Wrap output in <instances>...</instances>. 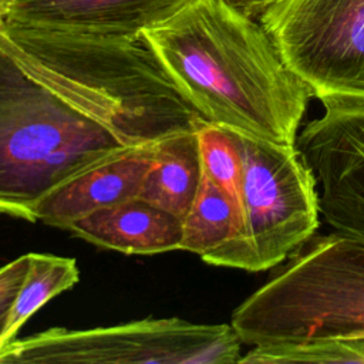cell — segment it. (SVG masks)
<instances>
[{"label": "cell", "instance_id": "obj_1", "mask_svg": "<svg viewBox=\"0 0 364 364\" xmlns=\"http://www.w3.org/2000/svg\"><path fill=\"white\" fill-rule=\"evenodd\" d=\"M144 34L208 122L296 142L313 92L256 17L226 0H193Z\"/></svg>", "mask_w": 364, "mask_h": 364}, {"label": "cell", "instance_id": "obj_2", "mask_svg": "<svg viewBox=\"0 0 364 364\" xmlns=\"http://www.w3.org/2000/svg\"><path fill=\"white\" fill-rule=\"evenodd\" d=\"M0 47L28 75L127 145L208 124L144 33L102 37L0 23Z\"/></svg>", "mask_w": 364, "mask_h": 364}, {"label": "cell", "instance_id": "obj_3", "mask_svg": "<svg viewBox=\"0 0 364 364\" xmlns=\"http://www.w3.org/2000/svg\"><path fill=\"white\" fill-rule=\"evenodd\" d=\"M128 146L0 47V213L36 222L48 192Z\"/></svg>", "mask_w": 364, "mask_h": 364}, {"label": "cell", "instance_id": "obj_4", "mask_svg": "<svg viewBox=\"0 0 364 364\" xmlns=\"http://www.w3.org/2000/svg\"><path fill=\"white\" fill-rule=\"evenodd\" d=\"M230 324L249 346L364 340V243L316 233L236 307Z\"/></svg>", "mask_w": 364, "mask_h": 364}, {"label": "cell", "instance_id": "obj_5", "mask_svg": "<svg viewBox=\"0 0 364 364\" xmlns=\"http://www.w3.org/2000/svg\"><path fill=\"white\" fill-rule=\"evenodd\" d=\"M242 159L237 235L205 263L246 272L269 270L287 260L320 225L316 178L294 144L230 131Z\"/></svg>", "mask_w": 364, "mask_h": 364}, {"label": "cell", "instance_id": "obj_6", "mask_svg": "<svg viewBox=\"0 0 364 364\" xmlns=\"http://www.w3.org/2000/svg\"><path fill=\"white\" fill-rule=\"evenodd\" d=\"M242 341L232 324H196L178 317L109 327H53L14 338L0 364H233Z\"/></svg>", "mask_w": 364, "mask_h": 364}, {"label": "cell", "instance_id": "obj_7", "mask_svg": "<svg viewBox=\"0 0 364 364\" xmlns=\"http://www.w3.org/2000/svg\"><path fill=\"white\" fill-rule=\"evenodd\" d=\"M249 14L323 102H364V0H259Z\"/></svg>", "mask_w": 364, "mask_h": 364}, {"label": "cell", "instance_id": "obj_8", "mask_svg": "<svg viewBox=\"0 0 364 364\" xmlns=\"http://www.w3.org/2000/svg\"><path fill=\"white\" fill-rule=\"evenodd\" d=\"M294 145L311 169L320 215L333 230L364 243V102H323Z\"/></svg>", "mask_w": 364, "mask_h": 364}, {"label": "cell", "instance_id": "obj_9", "mask_svg": "<svg viewBox=\"0 0 364 364\" xmlns=\"http://www.w3.org/2000/svg\"><path fill=\"white\" fill-rule=\"evenodd\" d=\"M193 0H16L3 24L64 33L135 37Z\"/></svg>", "mask_w": 364, "mask_h": 364}, {"label": "cell", "instance_id": "obj_10", "mask_svg": "<svg viewBox=\"0 0 364 364\" xmlns=\"http://www.w3.org/2000/svg\"><path fill=\"white\" fill-rule=\"evenodd\" d=\"M154 154L155 142L131 145L71 176L37 203V220L68 230L74 222L98 209L138 198Z\"/></svg>", "mask_w": 364, "mask_h": 364}, {"label": "cell", "instance_id": "obj_11", "mask_svg": "<svg viewBox=\"0 0 364 364\" xmlns=\"http://www.w3.org/2000/svg\"><path fill=\"white\" fill-rule=\"evenodd\" d=\"M73 235L124 255L179 250L182 219L141 198L98 209L74 222Z\"/></svg>", "mask_w": 364, "mask_h": 364}, {"label": "cell", "instance_id": "obj_12", "mask_svg": "<svg viewBox=\"0 0 364 364\" xmlns=\"http://www.w3.org/2000/svg\"><path fill=\"white\" fill-rule=\"evenodd\" d=\"M198 131L176 132L155 141L154 162L138 198L183 219L202 179Z\"/></svg>", "mask_w": 364, "mask_h": 364}, {"label": "cell", "instance_id": "obj_13", "mask_svg": "<svg viewBox=\"0 0 364 364\" xmlns=\"http://www.w3.org/2000/svg\"><path fill=\"white\" fill-rule=\"evenodd\" d=\"M240 225L239 205L209 176L202 173L192 206L182 219L179 250L203 257L233 239Z\"/></svg>", "mask_w": 364, "mask_h": 364}, {"label": "cell", "instance_id": "obj_14", "mask_svg": "<svg viewBox=\"0 0 364 364\" xmlns=\"http://www.w3.org/2000/svg\"><path fill=\"white\" fill-rule=\"evenodd\" d=\"M27 274L20 286L6 326L0 336V350L11 343L23 324L48 300L71 289L80 279L77 262L47 253H28Z\"/></svg>", "mask_w": 364, "mask_h": 364}, {"label": "cell", "instance_id": "obj_15", "mask_svg": "<svg viewBox=\"0 0 364 364\" xmlns=\"http://www.w3.org/2000/svg\"><path fill=\"white\" fill-rule=\"evenodd\" d=\"M246 364L289 363H358L364 364V340L361 338H311L276 344L253 346L239 358Z\"/></svg>", "mask_w": 364, "mask_h": 364}, {"label": "cell", "instance_id": "obj_16", "mask_svg": "<svg viewBox=\"0 0 364 364\" xmlns=\"http://www.w3.org/2000/svg\"><path fill=\"white\" fill-rule=\"evenodd\" d=\"M198 139L203 173L240 208L242 159L232 134L223 127L208 122L198 129Z\"/></svg>", "mask_w": 364, "mask_h": 364}, {"label": "cell", "instance_id": "obj_17", "mask_svg": "<svg viewBox=\"0 0 364 364\" xmlns=\"http://www.w3.org/2000/svg\"><path fill=\"white\" fill-rule=\"evenodd\" d=\"M28 253L0 267V336L7 321L13 300L24 282L28 269Z\"/></svg>", "mask_w": 364, "mask_h": 364}, {"label": "cell", "instance_id": "obj_18", "mask_svg": "<svg viewBox=\"0 0 364 364\" xmlns=\"http://www.w3.org/2000/svg\"><path fill=\"white\" fill-rule=\"evenodd\" d=\"M16 0H0V23H3L10 13Z\"/></svg>", "mask_w": 364, "mask_h": 364}, {"label": "cell", "instance_id": "obj_19", "mask_svg": "<svg viewBox=\"0 0 364 364\" xmlns=\"http://www.w3.org/2000/svg\"><path fill=\"white\" fill-rule=\"evenodd\" d=\"M226 1L232 3L233 6H236V7L242 9L245 13H247V14H249V10L252 9V6H253L257 0H226Z\"/></svg>", "mask_w": 364, "mask_h": 364}, {"label": "cell", "instance_id": "obj_20", "mask_svg": "<svg viewBox=\"0 0 364 364\" xmlns=\"http://www.w3.org/2000/svg\"><path fill=\"white\" fill-rule=\"evenodd\" d=\"M257 1H259V0H257Z\"/></svg>", "mask_w": 364, "mask_h": 364}]
</instances>
